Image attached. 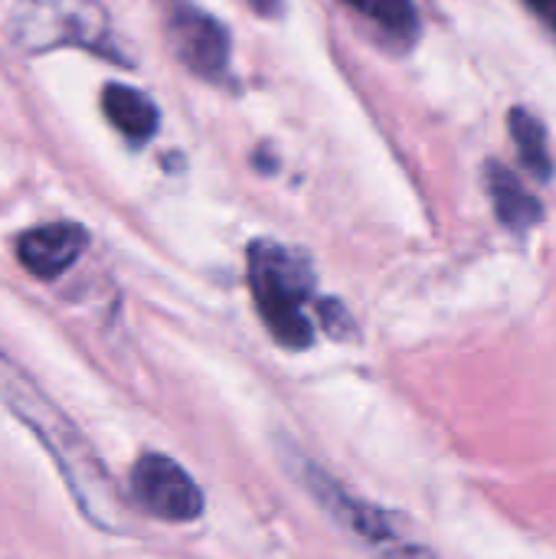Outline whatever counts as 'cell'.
Returning a JSON list of instances; mask_svg holds the SVG:
<instances>
[{
	"instance_id": "cell-7",
	"label": "cell",
	"mask_w": 556,
	"mask_h": 559,
	"mask_svg": "<svg viewBox=\"0 0 556 559\" xmlns=\"http://www.w3.org/2000/svg\"><path fill=\"white\" fill-rule=\"evenodd\" d=\"M88 233L79 223H46L16 239L20 265L36 278H59L85 252Z\"/></svg>"
},
{
	"instance_id": "cell-5",
	"label": "cell",
	"mask_w": 556,
	"mask_h": 559,
	"mask_svg": "<svg viewBox=\"0 0 556 559\" xmlns=\"http://www.w3.org/2000/svg\"><path fill=\"white\" fill-rule=\"evenodd\" d=\"M131 495L134 501L161 521L187 524L203 514L200 485L167 455H141L131 468Z\"/></svg>"
},
{
	"instance_id": "cell-3",
	"label": "cell",
	"mask_w": 556,
	"mask_h": 559,
	"mask_svg": "<svg viewBox=\"0 0 556 559\" xmlns=\"http://www.w3.org/2000/svg\"><path fill=\"white\" fill-rule=\"evenodd\" d=\"M249 285L256 308L279 344L301 350L315 341V328L305 314L315 282L301 255L275 242H256L249 249Z\"/></svg>"
},
{
	"instance_id": "cell-2",
	"label": "cell",
	"mask_w": 556,
	"mask_h": 559,
	"mask_svg": "<svg viewBox=\"0 0 556 559\" xmlns=\"http://www.w3.org/2000/svg\"><path fill=\"white\" fill-rule=\"evenodd\" d=\"M282 459H285L288 472L298 478V485L318 501V508H324L331 514V521L347 537H354L374 559H436L429 547L416 544L410 534L400 531V521L390 511L367 504V501L354 498L351 491H344L331 475H324L298 449H285Z\"/></svg>"
},
{
	"instance_id": "cell-13",
	"label": "cell",
	"mask_w": 556,
	"mask_h": 559,
	"mask_svg": "<svg viewBox=\"0 0 556 559\" xmlns=\"http://www.w3.org/2000/svg\"><path fill=\"white\" fill-rule=\"evenodd\" d=\"M246 3H249V7H252L256 13H275L282 0H246Z\"/></svg>"
},
{
	"instance_id": "cell-9",
	"label": "cell",
	"mask_w": 556,
	"mask_h": 559,
	"mask_svg": "<svg viewBox=\"0 0 556 559\" xmlns=\"http://www.w3.org/2000/svg\"><path fill=\"white\" fill-rule=\"evenodd\" d=\"M102 108H105V118L134 144L147 141L157 131V108H154V102L144 92L131 88V85H118V82L108 85L102 92Z\"/></svg>"
},
{
	"instance_id": "cell-8",
	"label": "cell",
	"mask_w": 556,
	"mask_h": 559,
	"mask_svg": "<svg viewBox=\"0 0 556 559\" xmlns=\"http://www.w3.org/2000/svg\"><path fill=\"white\" fill-rule=\"evenodd\" d=\"M488 193H492L498 219L514 233H528L544 216L541 200L501 164H488Z\"/></svg>"
},
{
	"instance_id": "cell-12",
	"label": "cell",
	"mask_w": 556,
	"mask_h": 559,
	"mask_svg": "<svg viewBox=\"0 0 556 559\" xmlns=\"http://www.w3.org/2000/svg\"><path fill=\"white\" fill-rule=\"evenodd\" d=\"M524 3H528L551 29H556V0H524Z\"/></svg>"
},
{
	"instance_id": "cell-4",
	"label": "cell",
	"mask_w": 556,
	"mask_h": 559,
	"mask_svg": "<svg viewBox=\"0 0 556 559\" xmlns=\"http://www.w3.org/2000/svg\"><path fill=\"white\" fill-rule=\"evenodd\" d=\"M10 36L26 52L79 46L108 59H121L111 20L98 0H23L10 16Z\"/></svg>"
},
{
	"instance_id": "cell-10",
	"label": "cell",
	"mask_w": 556,
	"mask_h": 559,
	"mask_svg": "<svg viewBox=\"0 0 556 559\" xmlns=\"http://www.w3.org/2000/svg\"><path fill=\"white\" fill-rule=\"evenodd\" d=\"M511 134H514V144H518V151H521L528 170H531L534 177H541V180H551L554 164H551L544 124H541L531 111L518 108V111H511Z\"/></svg>"
},
{
	"instance_id": "cell-1",
	"label": "cell",
	"mask_w": 556,
	"mask_h": 559,
	"mask_svg": "<svg viewBox=\"0 0 556 559\" xmlns=\"http://www.w3.org/2000/svg\"><path fill=\"white\" fill-rule=\"evenodd\" d=\"M0 396L49 449L52 462L66 475V485L72 488V495H75L79 508L88 514V521L105 531H118L121 527V498L111 485V475L105 472L98 455L88 449L82 432L3 354H0Z\"/></svg>"
},
{
	"instance_id": "cell-11",
	"label": "cell",
	"mask_w": 556,
	"mask_h": 559,
	"mask_svg": "<svg viewBox=\"0 0 556 559\" xmlns=\"http://www.w3.org/2000/svg\"><path fill=\"white\" fill-rule=\"evenodd\" d=\"M341 3L354 7L360 16L374 20L393 36H416L419 29V13L413 0H341Z\"/></svg>"
},
{
	"instance_id": "cell-6",
	"label": "cell",
	"mask_w": 556,
	"mask_h": 559,
	"mask_svg": "<svg viewBox=\"0 0 556 559\" xmlns=\"http://www.w3.org/2000/svg\"><path fill=\"white\" fill-rule=\"evenodd\" d=\"M164 26L177 59L197 75L216 79L229 62V33L190 0H164Z\"/></svg>"
}]
</instances>
